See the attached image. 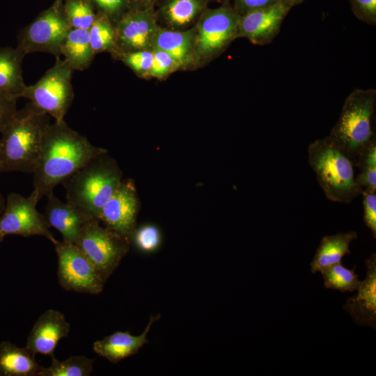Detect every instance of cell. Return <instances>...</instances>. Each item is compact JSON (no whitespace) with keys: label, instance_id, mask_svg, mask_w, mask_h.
<instances>
[{"label":"cell","instance_id":"1","mask_svg":"<svg viewBox=\"0 0 376 376\" xmlns=\"http://www.w3.org/2000/svg\"><path fill=\"white\" fill-rule=\"evenodd\" d=\"M107 152L70 128L64 120L51 123L33 172V189L40 200L93 158Z\"/></svg>","mask_w":376,"mask_h":376},{"label":"cell","instance_id":"2","mask_svg":"<svg viewBox=\"0 0 376 376\" xmlns=\"http://www.w3.org/2000/svg\"><path fill=\"white\" fill-rule=\"evenodd\" d=\"M50 116L30 102L17 110L0 139V173H33Z\"/></svg>","mask_w":376,"mask_h":376},{"label":"cell","instance_id":"3","mask_svg":"<svg viewBox=\"0 0 376 376\" xmlns=\"http://www.w3.org/2000/svg\"><path fill=\"white\" fill-rule=\"evenodd\" d=\"M106 154L93 158L61 183L66 202L90 219H98L122 181L120 171Z\"/></svg>","mask_w":376,"mask_h":376},{"label":"cell","instance_id":"4","mask_svg":"<svg viewBox=\"0 0 376 376\" xmlns=\"http://www.w3.org/2000/svg\"><path fill=\"white\" fill-rule=\"evenodd\" d=\"M308 154V164L329 200L350 203L361 194L353 162L329 136L310 143Z\"/></svg>","mask_w":376,"mask_h":376},{"label":"cell","instance_id":"5","mask_svg":"<svg viewBox=\"0 0 376 376\" xmlns=\"http://www.w3.org/2000/svg\"><path fill=\"white\" fill-rule=\"evenodd\" d=\"M376 90L354 89L345 99L329 136L352 159L375 139Z\"/></svg>","mask_w":376,"mask_h":376},{"label":"cell","instance_id":"6","mask_svg":"<svg viewBox=\"0 0 376 376\" xmlns=\"http://www.w3.org/2000/svg\"><path fill=\"white\" fill-rule=\"evenodd\" d=\"M75 244L106 282L127 253L130 242L93 218L82 226Z\"/></svg>","mask_w":376,"mask_h":376},{"label":"cell","instance_id":"7","mask_svg":"<svg viewBox=\"0 0 376 376\" xmlns=\"http://www.w3.org/2000/svg\"><path fill=\"white\" fill-rule=\"evenodd\" d=\"M72 70L60 56L54 65L34 84L26 86L21 97L47 113L54 121H61L74 99Z\"/></svg>","mask_w":376,"mask_h":376},{"label":"cell","instance_id":"8","mask_svg":"<svg viewBox=\"0 0 376 376\" xmlns=\"http://www.w3.org/2000/svg\"><path fill=\"white\" fill-rule=\"evenodd\" d=\"M64 0H54L17 36V46L25 55L45 52L61 55V49L71 29L65 11Z\"/></svg>","mask_w":376,"mask_h":376},{"label":"cell","instance_id":"9","mask_svg":"<svg viewBox=\"0 0 376 376\" xmlns=\"http://www.w3.org/2000/svg\"><path fill=\"white\" fill-rule=\"evenodd\" d=\"M54 245L58 258V279L63 289L91 295L102 292L105 282L75 243L63 240Z\"/></svg>","mask_w":376,"mask_h":376},{"label":"cell","instance_id":"10","mask_svg":"<svg viewBox=\"0 0 376 376\" xmlns=\"http://www.w3.org/2000/svg\"><path fill=\"white\" fill-rule=\"evenodd\" d=\"M33 189L28 197L17 193L8 194L5 209L0 217V231L6 236L17 235L23 237L44 236L54 244L58 240L49 230L45 217L36 208L39 201Z\"/></svg>","mask_w":376,"mask_h":376},{"label":"cell","instance_id":"11","mask_svg":"<svg viewBox=\"0 0 376 376\" xmlns=\"http://www.w3.org/2000/svg\"><path fill=\"white\" fill-rule=\"evenodd\" d=\"M240 15L229 4L207 10L198 25L196 49L203 56L221 51L237 36Z\"/></svg>","mask_w":376,"mask_h":376},{"label":"cell","instance_id":"12","mask_svg":"<svg viewBox=\"0 0 376 376\" xmlns=\"http://www.w3.org/2000/svg\"><path fill=\"white\" fill-rule=\"evenodd\" d=\"M294 6L290 0H278L272 5L240 15L237 36L246 38L255 45L270 43L279 33L285 17Z\"/></svg>","mask_w":376,"mask_h":376},{"label":"cell","instance_id":"13","mask_svg":"<svg viewBox=\"0 0 376 376\" xmlns=\"http://www.w3.org/2000/svg\"><path fill=\"white\" fill-rule=\"evenodd\" d=\"M138 200L131 180L121 181L117 190L102 207L98 219L130 242L136 229Z\"/></svg>","mask_w":376,"mask_h":376},{"label":"cell","instance_id":"14","mask_svg":"<svg viewBox=\"0 0 376 376\" xmlns=\"http://www.w3.org/2000/svg\"><path fill=\"white\" fill-rule=\"evenodd\" d=\"M157 29L154 14L148 9H131L118 19L116 31V47L123 52L148 49L152 46Z\"/></svg>","mask_w":376,"mask_h":376},{"label":"cell","instance_id":"15","mask_svg":"<svg viewBox=\"0 0 376 376\" xmlns=\"http://www.w3.org/2000/svg\"><path fill=\"white\" fill-rule=\"evenodd\" d=\"M70 324L61 312L49 309L36 320L27 338L25 347L34 354H42L51 358L61 339L67 337Z\"/></svg>","mask_w":376,"mask_h":376},{"label":"cell","instance_id":"16","mask_svg":"<svg viewBox=\"0 0 376 376\" xmlns=\"http://www.w3.org/2000/svg\"><path fill=\"white\" fill-rule=\"evenodd\" d=\"M366 277L357 288L358 293L350 297L344 305L354 322L359 325H376V255L366 260Z\"/></svg>","mask_w":376,"mask_h":376},{"label":"cell","instance_id":"17","mask_svg":"<svg viewBox=\"0 0 376 376\" xmlns=\"http://www.w3.org/2000/svg\"><path fill=\"white\" fill-rule=\"evenodd\" d=\"M160 317V314L151 315L144 331L139 336H134L127 331H116L94 342L93 349L99 356L105 358L111 363H116L136 354L148 343L147 335L152 325Z\"/></svg>","mask_w":376,"mask_h":376},{"label":"cell","instance_id":"18","mask_svg":"<svg viewBox=\"0 0 376 376\" xmlns=\"http://www.w3.org/2000/svg\"><path fill=\"white\" fill-rule=\"evenodd\" d=\"M47 198L43 215L48 226L56 229L63 241L75 243L82 226L91 219L67 202L60 201L54 194Z\"/></svg>","mask_w":376,"mask_h":376},{"label":"cell","instance_id":"19","mask_svg":"<svg viewBox=\"0 0 376 376\" xmlns=\"http://www.w3.org/2000/svg\"><path fill=\"white\" fill-rule=\"evenodd\" d=\"M27 348L9 341L0 343V376H38L43 366Z\"/></svg>","mask_w":376,"mask_h":376},{"label":"cell","instance_id":"20","mask_svg":"<svg viewBox=\"0 0 376 376\" xmlns=\"http://www.w3.org/2000/svg\"><path fill=\"white\" fill-rule=\"evenodd\" d=\"M357 238V233L352 230L323 237L311 263V272H320L327 267L341 263L344 256L351 253L350 244Z\"/></svg>","mask_w":376,"mask_h":376},{"label":"cell","instance_id":"21","mask_svg":"<svg viewBox=\"0 0 376 376\" xmlns=\"http://www.w3.org/2000/svg\"><path fill=\"white\" fill-rule=\"evenodd\" d=\"M25 56L17 47H0V90L17 99L21 97L26 86L22 68Z\"/></svg>","mask_w":376,"mask_h":376},{"label":"cell","instance_id":"22","mask_svg":"<svg viewBox=\"0 0 376 376\" xmlns=\"http://www.w3.org/2000/svg\"><path fill=\"white\" fill-rule=\"evenodd\" d=\"M61 55L72 71H81L88 68L95 56L90 42L88 30L71 29L62 47Z\"/></svg>","mask_w":376,"mask_h":376},{"label":"cell","instance_id":"23","mask_svg":"<svg viewBox=\"0 0 376 376\" xmlns=\"http://www.w3.org/2000/svg\"><path fill=\"white\" fill-rule=\"evenodd\" d=\"M192 40L191 31H176L157 28L152 46L167 52L181 65L191 59Z\"/></svg>","mask_w":376,"mask_h":376},{"label":"cell","instance_id":"24","mask_svg":"<svg viewBox=\"0 0 376 376\" xmlns=\"http://www.w3.org/2000/svg\"><path fill=\"white\" fill-rule=\"evenodd\" d=\"M203 7L202 0H168L162 8V13L169 25L182 27L193 22Z\"/></svg>","mask_w":376,"mask_h":376},{"label":"cell","instance_id":"25","mask_svg":"<svg viewBox=\"0 0 376 376\" xmlns=\"http://www.w3.org/2000/svg\"><path fill=\"white\" fill-rule=\"evenodd\" d=\"M93 359L85 356H72L63 361L52 357V363L42 367L38 376H88L93 371Z\"/></svg>","mask_w":376,"mask_h":376},{"label":"cell","instance_id":"26","mask_svg":"<svg viewBox=\"0 0 376 376\" xmlns=\"http://www.w3.org/2000/svg\"><path fill=\"white\" fill-rule=\"evenodd\" d=\"M356 182L361 191H376V139H373L356 159Z\"/></svg>","mask_w":376,"mask_h":376},{"label":"cell","instance_id":"27","mask_svg":"<svg viewBox=\"0 0 376 376\" xmlns=\"http://www.w3.org/2000/svg\"><path fill=\"white\" fill-rule=\"evenodd\" d=\"M90 42L94 54L116 48V31L110 19L98 11L88 29Z\"/></svg>","mask_w":376,"mask_h":376},{"label":"cell","instance_id":"28","mask_svg":"<svg viewBox=\"0 0 376 376\" xmlns=\"http://www.w3.org/2000/svg\"><path fill=\"white\" fill-rule=\"evenodd\" d=\"M355 266L349 269L339 263L322 269L320 273L324 279V287L343 292L357 290L360 281L358 274L354 272Z\"/></svg>","mask_w":376,"mask_h":376},{"label":"cell","instance_id":"29","mask_svg":"<svg viewBox=\"0 0 376 376\" xmlns=\"http://www.w3.org/2000/svg\"><path fill=\"white\" fill-rule=\"evenodd\" d=\"M64 11L71 29L88 30L96 14L89 0H64Z\"/></svg>","mask_w":376,"mask_h":376},{"label":"cell","instance_id":"30","mask_svg":"<svg viewBox=\"0 0 376 376\" xmlns=\"http://www.w3.org/2000/svg\"><path fill=\"white\" fill-rule=\"evenodd\" d=\"M132 240L139 250L143 252H151L159 246L161 233L156 226L145 225L135 229Z\"/></svg>","mask_w":376,"mask_h":376},{"label":"cell","instance_id":"31","mask_svg":"<svg viewBox=\"0 0 376 376\" xmlns=\"http://www.w3.org/2000/svg\"><path fill=\"white\" fill-rule=\"evenodd\" d=\"M120 58L136 74L146 75L150 72L153 54L152 51L141 49L122 53Z\"/></svg>","mask_w":376,"mask_h":376},{"label":"cell","instance_id":"32","mask_svg":"<svg viewBox=\"0 0 376 376\" xmlns=\"http://www.w3.org/2000/svg\"><path fill=\"white\" fill-rule=\"evenodd\" d=\"M152 52L153 61L149 72L150 75L161 77L180 65L167 52L155 47Z\"/></svg>","mask_w":376,"mask_h":376},{"label":"cell","instance_id":"33","mask_svg":"<svg viewBox=\"0 0 376 376\" xmlns=\"http://www.w3.org/2000/svg\"><path fill=\"white\" fill-rule=\"evenodd\" d=\"M351 10L360 21L376 24V0H349Z\"/></svg>","mask_w":376,"mask_h":376},{"label":"cell","instance_id":"34","mask_svg":"<svg viewBox=\"0 0 376 376\" xmlns=\"http://www.w3.org/2000/svg\"><path fill=\"white\" fill-rule=\"evenodd\" d=\"M363 205V221L376 238V191H361Z\"/></svg>","mask_w":376,"mask_h":376},{"label":"cell","instance_id":"35","mask_svg":"<svg viewBox=\"0 0 376 376\" xmlns=\"http://www.w3.org/2000/svg\"><path fill=\"white\" fill-rule=\"evenodd\" d=\"M17 98L0 90V132L10 123L17 111Z\"/></svg>","mask_w":376,"mask_h":376},{"label":"cell","instance_id":"36","mask_svg":"<svg viewBox=\"0 0 376 376\" xmlns=\"http://www.w3.org/2000/svg\"><path fill=\"white\" fill-rule=\"evenodd\" d=\"M94 8L106 15L109 19L121 17L127 0H89Z\"/></svg>","mask_w":376,"mask_h":376},{"label":"cell","instance_id":"37","mask_svg":"<svg viewBox=\"0 0 376 376\" xmlns=\"http://www.w3.org/2000/svg\"><path fill=\"white\" fill-rule=\"evenodd\" d=\"M278 0H233L234 9L240 15L274 4Z\"/></svg>","mask_w":376,"mask_h":376},{"label":"cell","instance_id":"38","mask_svg":"<svg viewBox=\"0 0 376 376\" xmlns=\"http://www.w3.org/2000/svg\"><path fill=\"white\" fill-rule=\"evenodd\" d=\"M153 0H127V4L133 3L134 4L145 5L150 3Z\"/></svg>","mask_w":376,"mask_h":376},{"label":"cell","instance_id":"39","mask_svg":"<svg viewBox=\"0 0 376 376\" xmlns=\"http://www.w3.org/2000/svg\"><path fill=\"white\" fill-rule=\"evenodd\" d=\"M5 200L2 196V194L0 191V217L1 216L4 209H5Z\"/></svg>","mask_w":376,"mask_h":376},{"label":"cell","instance_id":"40","mask_svg":"<svg viewBox=\"0 0 376 376\" xmlns=\"http://www.w3.org/2000/svg\"><path fill=\"white\" fill-rule=\"evenodd\" d=\"M291 1L295 6L301 3L304 0H290Z\"/></svg>","mask_w":376,"mask_h":376},{"label":"cell","instance_id":"41","mask_svg":"<svg viewBox=\"0 0 376 376\" xmlns=\"http://www.w3.org/2000/svg\"><path fill=\"white\" fill-rule=\"evenodd\" d=\"M4 237L5 236L0 231V243L3 240Z\"/></svg>","mask_w":376,"mask_h":376}]
</instances>
